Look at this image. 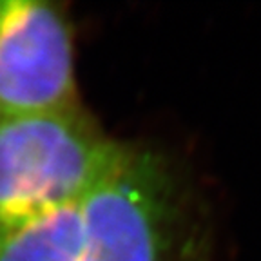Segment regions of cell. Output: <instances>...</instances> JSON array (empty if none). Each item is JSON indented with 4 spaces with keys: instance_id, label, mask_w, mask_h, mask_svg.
Segmentation results:
<instances>
[{
    "instance_id": "6da1fadb",
    "label": "cell",
    "mask_w": 261,
    "mask_h": 261,
    "mask_svg": "<svg viewBox=\"0 0 261 261\" xmlns=\"http://www.w3.org/2000/svg\"><path fill=\"white\" fill-rule=\"evenodd\" d=\"M211 230L187 176L125 143L87 194L0 230V261H208Z\"/></svg>"
},
{
    "instance_id": "7a4b0ae2",
    "label": "cell",
    "mask_w": 261,
    "mask_h": 261,
    "mask_svg": "<svg viewBox=\"0 0 261 261\" xmlns=\"http://www.w3.org/2000/svg\"><path fill=\"white\" fill-rule=\"evenodd\" d=\"M123 147L84 106L0 118V228L80 200Z\"/></svg>"
},
{
    "instance_id": "3957f363",
    "label": "cell",
    "mask_w": 261,
    "mask_h": 261,
    "mask_svg": "<svg viewBox=\"0 0 261 261\" xmlns=\"http://www.w3.org/2000/svg\"><path fill=\"white\" fill-rule=\"evenodd\" d=\"M82 106L74 25L65 6L0 0V118Z\"/></svg>"
}]
</instances>
